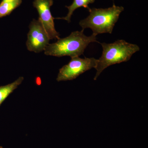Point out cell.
Masks as SVG:
<instances>
[{
  "label": "cell",
  "instance_id": "obj_1",
  "mask_svg": "<svg viewBox=\"0 0 148 148\" xmlns=\"http://www.w3.org/2000/svg\"><path fill=\"white\" fill-rule=\"evenodd\" d=\"M84 31L73 32L68 37L49 44L44 51L45 54L58 57L69 56L71 58L82 55L89 44L98 42L97 35L92 34L87 36L84 34Z\"/></svg>",
  "mask_w": 148,
  "mask_h": 148
},
{
  "label": "cell",
  "instance_id": "obj_2",
  "mask_svg": "<svg viewBox=\"0 0 148 148\" xmlns=\"http://www.w3.org/2000/svg\"><path fill=\"white\" fill-rule=\"evenodd\" d=\"M100 44L103 47V53L98 59L94 80H96L102 72L109 66L127 62L133 54L140 50L137 45L127 42L123 40H118L112 43H100Z\"/></svg>",
  "mask_w": 148,
  "mask_h": 148
},
{
  "label": "cell",
  "instance_id": "obj_3",
  "mask_svg": "<svg viewBox=\"0 0 148 148\" xmlns=\"http://www.w3.org/2000/svg\"><path fill=\"white\" fill-rule=\"evenodd\" d=\"M124 8L115 5L108 8L90 9L89 15L81 20L79 25L84 30L89 28L92 34L97 35L104 33L111 34L116 23L118 20L120 14Z\"/></svg>",
  "mask_w": 148,
  "mask_h": 148
},
{
  "label": "cell",
  "instance_id": "obj_4",
  "mask_svg": "<svg viewBox=\"0 0 148 148\" xmlns=\"http://www.w3.org/2000/svg\"><path fill=\"white\" fill-rule=\"evenodd\" d=\"M97 61L98 59L94 58L72 57L71 61L59 70L56 80L61 82L75 79L85 72L95 69Z\"/></svg>",
  "mask_w": 148,
  "mask_h": 148
},
{
  "label": "cell",
  "instance_id": "obj_5",
  "mask_svg": "<svg viewBox=\"0 0 148 148\" xmlns=\"http://www.w3.org/2000/svg\"><path fill=\"white\" fill-rule=\"evenodd\" d=\"M29 27L26 43L27 49L35 53L44 51L50 40L42 24L38 19H34Z\"/></svg>",
  "mask_w": 148,
  "mask_h": 148
},
{
  "label": "cell",
  "instance_id": "obj_6",
  "mask_svg": "<svg viewBox=\"0 0 148 148\" xmlns=\"http://www.w3.org/2000/svg\"><path fill=\"white\" fill-rule=\"evenodd\" d=\"M53 0H35L34 7L38 12V19L42 24L50 40L59 39L60 34L56 30L54 19L50 11L53 4Z\"/></svg>",
  "mask_w": 148,
  "mask_h": 148
},
{
  "label": "cell",
  "instance_id": "obj_7",
  "mask_svg": "<svg viewBox=\"0 0 148 148\" xmlns=\"http://www.w3.org/2000/svg\"><path fill=\"white\" fill-rule=\"evenodd\" d=\"M95 1V0H73V3L71 5L66 6V8L69 10V12L67 15L65 17H58L56 18L64 19L70 23L71 21L72 15L77 9L82 7L89 10L90 8L88 7V5L89 4L93 3Z\"/></svg>",
  "mask_w": 148,
  "mask_h": 148
},
{
  "label": "cell",
  "instance_id": "obj_8",
  "mask_svg": "<svg viewBox=\"0 0 148 148\" xmlns=\"http://www.w3.org/2000/svg\"><path fill=\"white\" fill-rule=\"evenodd\" d=\"M24 79L23 77H20L12 83L0 86V106L9 95L22 83Z\"/></svg>",
  "mask_w": 148,
  "mask_h": 148
},
{
  "label": "cell",
  "instance_id": "obj_9",
  "mask_svg": "<svg viewBox=\"0 0 148 148\" xmlns=\"http://www.w3.org/2000/svg\"><path fill=\"white\" fill-rule=\"evenodd\" d=\"M22 0L0 3V18L9 15L15 9L20 5Z\"/></svg>",
  "mask_w": 148,
  "mask_h": 148
},
{
  "label": "cell",
  "instance_id": "obj_10",
  "mask_svg": "<svg viewBox=\"0 0 148 148\" xmlns=\"http://www.w3.org/2000/svg\"><path fill=\"white\" fill-rule=\"evenodd\" d=\"M15 1V0H2L1 2H6L12 1Z\"/></svg>",
  "mask_w": 148,
  "mask_h": 148
},
{
  "label": "cell",
  "instance_id": "obj_11",
  "mask_svg": "<svg viewBox=\"0 0 148 148\" xmlns=\"http://www.w3.org/2000/svg\"><path fill=\"white\" fill-rule=\"evenodd\" d=\"M0 148H3V147H1V146H0Z\"/></svg>",
  "mask_w": 148,
  "mask_h": 148
},
{
  "label": "cell",
  "instance_id": "obj_12",
  "mask_svg": "<svg viewBox=\"0 0 148 148\" xmlns=\"http://www.w3.org/2000/svg\"><path fill=\"white\" fill-rule=\"evenodd\" d=\"M113 1H114V0H113Z\"/></svg>",
  "mask_w": 148,
  "mask_h": 148
}]
</instances>
